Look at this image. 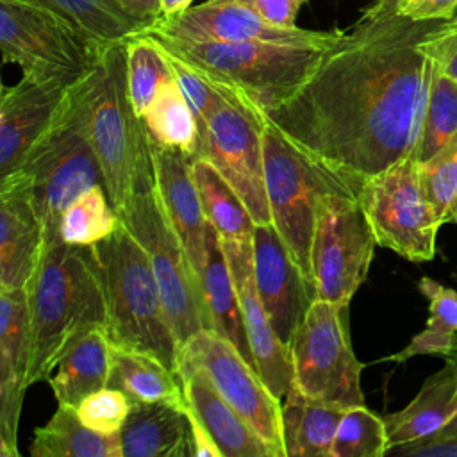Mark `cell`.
<instances>
[{
    "label": "cell",
    "instance_id": "d4e9b609",
    "mask_svg": "<svg viewBox=\"0 0 457 457\" xmlns=\"http://www.w3.org/2000/svg\"><path fill=\"white\" fill-rule=\"evenodd\" d=\"M200 287L207 311L209 328L230 341L237 352L253 366L237 291L220 243V236L211 225L207 227V253L200 275Z\"/></svg>",
    "mask_w": 457,
    "mask_h": 457
},
{
    "label": "cell",
    "instance_id": "cb8c5ba5",
    "mask_svg": "<svg viewBox=\"0 0 457 457\" xmlns=\"http://www.w3.org/2000/svg\"><path fill=\"white\" fill-rule=\"evenodd\" d=\"M346 407L305 396L295 386L280 400L286 457H330L334 436Z\"/></svg>",
    "mask_w": 457,
    "mask_h": 457
},
{
    "label": "cell",
    "instance_id": "5bb4252c",
    "mask_svg": "<svg viewBox=\"0 0 457 457\" xmlns=\"http://www.w3.org/2000/svg\"><path fill=\"white\" fill-rule=\"evenodd\" d=\"M179 359L196 362L221 398L246 420L273 455L286 457L280 400L271 395L257 370L230 341L211 328H204L179 348Z\"/></svg>",
    "mask_w": 457,
    "mask_h": 457
},
{
    "label": "cell",
    "instance_id": "9a60e30c",
    "mask_svg": "<svg viewBox=\"0 0 457 457\" xmlns=\"http://www.w3.org/2000/svg\"><path fill=\"white\" fill-rule=\"evenodd\" d=\"M148 30L189 41H262L303 46H328L337 34V30L321 32L300 27H277L243 5L218 0H207L179 16L157 20Z\"/></svg>",
    "mask_w": 457,
    "mask_h": 457
},
{
    "label": "cell",
    "instance_id": "60d3db41",
    "mask_svg": "<svg viewBox=\"0 0 457 457\" xmlns=\"http://www.w3.org/2000/svg\"><path fill=\"white\" fill-rule=\"evenodd\" d=\"M25 384L0 345V428L18 448V425L21 416Z\"/></svg>",
    "mask_w": 457,
    "mask_h": 457
},
{
    "label": "cell",
    "instance_id": "b9f144b4",
    "mask_svg": "<svg viewBox=\"0 0 457 457\" xmlns=\"http://www.w3.org/2000/svg\"><path fill=\"white\" fill-rule=\"evenodd\" d=\"M425 55L446 77L457 82V18L446 20L441 27L425 36L420 43Z\"/></svg>",
    "mask_w": 457,
    "mask_h": 457
},
{
    "label": "cell",
    "instance_id": "2e32d148",
    "mask_svg": "<svg viewBox=\"0 0 457 457\" xmlns=\"http://www.w3.org/2000/svg\"><path fill=\"white\" fill-rule=\"evenodd\" d=\"M252 250L257 295L273 330L289 348L298 323L314 302V286L296 266L273 225L253 227Z\"/></svg>",
    "mask_w": 457,
    "mask_h": 457
},
{
    "label": "cell",
    "instance_id": "7a4b0ae2",
    "mask_svg": "<svg viewBox=\"0 0 457 457\" xmlns=\"http://www.w3.org/2000/svg\"><path fill=\"white\" fill-rule=\"evenodd\" d=\"M27 293L30 355L25 387H30L48 382L66 350L80 336L107 327V305L91 246L62 241L45 248Z\"/></svg>",
    "mask_w": 457,
    "mask_h": 457
},
{
    "label": "cell",
    "instance_id": "bcb514c9",
    "mask_svg": "<svg viewBox=\"0 0 457 457\" xmlns=\"http://www.w3.org/2000/svg\"><path fill=\"white\" fill-rule=\"evenodd\" d=\"M187 420H189V428H191V443H193V457H223L221 450L214 443L212 436L209 434L207 427L202 423V420L187 407Z\"/></svg>",
    "mask_w": 457,
    "mask_h": 457
},
{
    "label": "cell",
    "instance_id": "7dc6e473",
    "mask_svg": "<svg viewBox=\"0 0 457 457\" xmlns=\"http://www.w3.org/2000/svg\"><path fill=\"white\" fill-rule=\"evenodd\" d=\"M127 12L136 16L146 30L161 18L159 0H116ZM145 30V32H146Z\"/></svg>",
    "mask_w": 457,
    "mask_h": 457
},
{
    "label": "cell",
    "instance_id": "ba28073f",
    "mask_svg": "<svg viewBox=\"0 0 457 457\" xmlns=\"http://www.w3.org/2000/svg\"><path fill=\"white\" fill-rule=\"evenodd\" d=\"M21 171L30 179L46 248L59 241V221L64 209L91 186H104L98 159L70 86Z\"/></svg>",
    "mask_w": 457,
    "mask_h": 457
},
{
    "label": "cell",
    "instance_id": "44dd1931",
    "mask_svg": "<svg viewBox=\"0 0 457 457\" xmlns=\"http://www.w3.org/2000/svg\"><path fill=\"white\" fill-rule=\"evenodd\" d=\"M177 373L187 407L207 427L223 457H275L246 420L221 398L196 362L179 359Z\"/></svg>",
    "mask_w": 457,
    "mask_h": 457
},
{
    "label": "cell",
    "instance_id": "836d02e7",
    "mask_svg": "<svg viewBox=\"0 0 457 457\" xmlns=\"http://www.w3.org/2000/svg\"><path fill=\"white\" fill-rule=\"evenodd\" d=\"M120 223V216L102 184L79 195L62 212L59 241L73 246H93L105 239Z\"/></svg>",
    "mask_w": 457,
    "mask_h": 457
},
{
    "label": "cell",
    "instance_id": "30bf717a",
    "mask_svg": "<svg viewBox=\"0 0 457 457\" xmlns=\"http://www.w3.org/2000/svg\"><path fill=\"white\" fill-rule=\"evenodd\" d=\"M104 46L57 12L25 0H0V54L25 77L73 82Z\"/></svg>",
    "mask_w": 457,
    "mask_h": 457
},
{
    "label": "cell",
    "instance_id": "ab89813d",
    "mask_svg": "<svg viewBox=\"0 0 457 457\" xmlns=\"http://www.w3.org/2000/svg\"><path fill=\"white\" fill-rule=\"evenodd\" d=\"M130 409V398L121 389L109 386L87 395L75 407L79 420L86 427L109 436L120 434Z\"/></svg>",
    "mask_w": 457,
    "mask_h": 457
},
{
    "label": "cell",
    "instance_id": "83f0119b",
    "mask_svg": "<svg viewBox=\"0 0 457 457\" xmlns=\"http://www.w3.org/2000/svg\"><path fill=\"white\" fill-rule=\"evenodd\" d=\"M32 457H123L120 434H100L86 427L75 407L59 405L54 416L34 430Z\"/></svg>",
    "mask_w": 457,
    "mask_h": 457
},
{
    "label": "cell",
    "instance_id": "7402d4cb",
    "mask_svg": "<svg viewBox=\"0 0 457 457\" xmlns=\"http://www.w3.org/2000/svg\"><path fill=\"white\" fill-rule=\"evenodd\" d=\"M120 441L123 457H193L186 403H132Z\"/></svg>",
    "mask_w": 457,
    "mask_h": 457
},
{
    "label": "cell",
    "instance_id": "7bdbcfd3",
    "mask_svg": "<svg viewBox=\"0 0 457 457\" xmlns=\"http://www.w3.org/2000/svg\"><path fill=\"white\" fill-rule=\"evenodd\" d=\"M243 5L277 27H296V16L305 0H218Z\"/></svg>",
    "mask_w": 457,
    "mask_h": 457
},
{
    "label": "cell",
    "instance_id": "d590c367",
    "mask_svg": "<svg viewBox=\"0 0 457 457\" xmlns=\"http://www.w3.org/2000/svg\"><path fill=\"white\" fill-rule=\"evenodd\" d=\"M387 432L384 418L364 405L348 407L337 425L330 457H384Z\"/></svg>",
    "mask_w": 457,
    "mask_h": 457
},
{
    "label": "cell",
    "instance_id": "8fae6325",
    "mask_svg": "<svg viewBox=\"0 0 457 457\" xmlns=\"http://www.w3.org/2000/svg\"><path fill=\"white\" fill-rule=\"evenodd\" d=\"M375 246L357 195H325L318 204L311 246L314 300L346 307L368 277Z\"/></svg>",
    "mask_w": 457,
    "mask_h": 457
},
{
    "label": "cell",
    "instance_id": "484cf974",
    "mask_svg": "<svg viewBox=\"0 0 457 457\" xmlns=\"http://www.w3.org/2000/svg\"><path fill=\"white\" fill-rule=\"evenodd\" d=\"M111 348L105 328H93L66 350L48 378L59 405L77 407L87 395L107 386Z\"/></svg>",
    "mask_w": 457,
    "mask_h": 457
},
{
    "label": "cell",
    "instance_id": "ac0fdd59",
    "mask_svg": "<svg viewBox=\"0 0 457 457\" xmlns=\"http://www.w3.org/2000/svg\"><path fill=\"white\" fill-rule=\"evenodd\" d=\"M220 243L237 291L253 366L271 395L282 400L293 386L291 352L273 330L271 321L257 295L252 243L223 239H220Z\"/></svg>",
    "mask_w": 457,
    "mask_h": 457
},
{
    "label": "cell",
    "instance_id": "7c38bea8",
    "mask_svg": "<svg viewBox=\"0 0 457 457\" xmlns=\"http://www.w3.org/2000/svg\"><path fill=\"white\" fill-rule=\"evenodd\" d=\"M357 200L377 246L389 248L411 262L434 259L441 223L423 198L418 164L411 155L366 179Z\"/></svg>",
    "mask_w": 457,
    "mask_h": 457
},
{
    "label": "cell",
    "instance_id": "6da1fadb",
    "mask_svg": "<svg viewBox=\"0 0 457 457\" xmlns=\"http://www.w3.org/2000/svg\"><path fill=\"white\" fill-rule=\"evenodd\" d=\"M445 21L411 20L396 0H373L337 30L307 82L264 118L361 189L412 155L432 71L420 43Z\"/></svg>",
    "mask_w": 457,
    "mask_h": 457
},
{
    "label": "cell",
    "instance_id": "4316f807",
    "mask_svg": "<svg viewBox=\"0 0 457 457\" xmlns=\"http://www.w3.org/2000/svg\"><path fill=\"white\" fill-rule=\"evenodd\" d=\"M107 386L121 389L132 403H186L179 375L161 359L114 343Z\"/></svg>",
    "mask_w": 457,
    "mask_h": 457
},
{
    "label": "cell",
    "instance_id": "8d00e7d4",
    "mask_svg": "<svg viewBox=\"0 0 457 457\" xmlns=\"http://www.w3.org/2000/svg\"><path fill=\"white\" fill-rule=\"evenodd\" d=\"M423 198L432 207L439 223L457 216V137L432 159L418 164Z\"/></svg>",
    "mask_w": 457,
    "mask_h": 457
},
{
    "label": "cell",
    "instance_id": "f6af8a7d",
    "mask_svg": "<svg viewBox=\"0 0 457 457\" xmlns=\"http://www.w3.org/2000/svg\"><path fill=\"white\" fill-rule=\"evenodd\" d=\"M386 455L402 457H457V436L445 439H423L387 450Z\"/></svg>",
    "mask_w": 457,
    "mask_h": 457
},
{
    "label": "cell",
    "instance_id": "f1b7e54d",
    "mask_svg": "<svg viewBox=\"0 0 457 457\" xmlns=\"http://www.w3.org/2000/svg\"><path fill=\"white\" fill-rule=\"evenodd\" d=\"M191 170L204 214L220 239L252 243L255 223L228 182L204 157L193 159Z\"/></svg>",
    "mask_w": 457,
    "mask_h": 457
},
{
    "label": "cell",
    "instance_id": "52a82bcc",
    "mask_svg": "<svg viewBox=\"0 0 457 457\" xmlns=\"http://www.w3.org/2000/svg\"><path fill=\"white\" fill-rule=\"evenodd\" d=\"M116 212L148 255L180 348L191 336L209 328V320L200 280L166 214L155 173L143 177Z\"/></svg>",
    "mask_w": 457,
    "mask_h": 457
},
{
    "label": "cell",
    "instance_id": "f907efd6",
    "mask_svg": "<svg viewBox=\"0 0 457 457\" xmlns=\"http://www.w3.org/2000/svg\"><path fill=\"white\" fill-rule=\"evenodd\" d=\"M18 455H20L18 448L9 443V439L5 437V434L0 428V457H18Z\"/></svg>",
    "mask_w": 457,
    "mask_h": 457
},
{
    "label": "cell",
    "instance_id": "f5cc1de1",
    "mask_svg": "<svg viewBox=\"0 0 457 457\" xmlns=\"http://www.w3.org/2000/svg\"><path fill=\"white\" fill-rule=\"evenodd\" d=\"M0 120H2V111H0Z\"/></svg>",
    "mask_w": 457,
    "mask_h": 457
},
{
    "label": "cell",
    "instance_id": "9c48e42d",
    "mask_svg": "<svg viewBox=\"0 0 457 457\" xmlns=\"http://www.w3.org/2000/svg\"><path fill=\"white\" fill-rule=\"evenodd\" d=\"M345 305L314 300L298 323L289 345L293 386L305 396L341 407L364 405L362 364L357 361Z\"/></svg>",
    "mask_w": 457,
    "mask_h": 457
},
{
    "label": "cell",
    "instance_id": "ee69618b",
    "mask_svg": "<svg viewBox=\"0 0 457 457\" xmlns=\"http://www.w3.org/2000/svg\"><path fill=\"white\" fill-rule=\"evenodd\" d=\"M396 11L411 20H450L457 12V0H396Z\"/></svg>",
    "mask_w": 457,
    "mask_h": 457
},
{
    "label": "cell",
    "instance_id": "f35d334b",
    "mask_svg": "<svg viewBox=\"0 0 457 457\" xmlns=\"http://www.w3.org/2000/svg\"><path fill=\"white\" fill-rule=\"evenodd\" d=\"M148 36V34H146ZM155 41V39H154ZM157 43V41H155ZM159 45V43H157ZM161 46V45H159ZM162 48V46H161ZM168 64L171 68L173 79L177 80L184 98L187 100L196 123H198V132L200 137L204 134V129L211 118V114L227 100H230L236 91H232L230 87L218 84L214 80H211L209 77H205L202 71H198L196 68H193L191 64H187L184 59L173 55L171 52H168L166 48H162Z\"/></svg>",
    "mask_w": 457,
    "mask_h": 457
},
{
    "label": "cell",
    "instance_id": "8992f818",
    "mask_svg": "<svg viewBox=\"0 0 457 457\" xmlns=\"http://www.w3.org/2000/svg\"><path fill=\"white\" fill-rule=\"evenodd\" d=\"M262 157L271 225L296 266L312 282L311 246L318 204L328 193L357 195L359 187L300 150L266 118Z\"/></svg>",
    "mask_w": 457,
    "mask_h": 457
},
{
    "label": "cell",
    "instance_id": "e575fe53",
    "mask_svg": "<svg viewBox=\"0 0 457 457\" xmlns=\"http://www.w3.org/2000/svg\"><path fill=\"white\" fill-rule=\"evenodd\" d=\"M162 48L146 34L127 39V86L134 112L141 118L157 89L171 79Z\"/></svg>",
    "mask_w": 457,
    "mask_h": 457
},
{
    "label": "cell",
    "instance_id": "3957f363",
    "mask_svg": "<svg viewBox=\"0 0 457 457\" xmlns=\"http://www.w3.org/2000/svg\"><path fill=\"white\" fill-rule=\"evenodd\" d=\"M70 89L98 159L104 189L118 211L136 184L154 173L150 136L129 96L127 41L105 45Z\"/></svg>",
    "mask_w": 457,
    "mask_h": 457
},
{
    "label": "cell",
    "instance_id": "4dcf8cb0",
    "mask_svg": "<svg viewBox=\"0 0 457 457\" xmlns=\"http://www.w3.org/2000/svg\"><path fill=\"white\" fill-rule=\"evenodd\" d=\"M141 120L154 143L164 148L180 150L191 159L198 157V123L173 77L157 89Z\"/></svg>",
    "mask_w": 457,
    "mask_h": 457
},
{
    "label": "cell",
    "instance_id": "74e56055",
    "mask_svg": "<svg viewBox=\"0 0 457 457\" xmlns=\"http://www.w3.org/2000/svg\"><path fill=\"white\" fill-rule=\"evenodd\" d=\"M0 345L25 384L30 355V311L27 287L0 289Z\"/></svg>",
    "mask_w": 457,
    "mask_h": 457
},
{
    "label": "cell",
    "instance_id": "681fc988",
    "mask_svg": "<svg viewBox=\"0 0 457 457\" xmlns=\"http://www.w3.org/2000/svg\"><path fill=\"white\" fill-rule=\"evenodd\" d=\"M191 4H193V0H159V7H161L159 20H166V18L182 14L184 11H187L191 7Z\"/></svg>",
    "mask_w": 457,
    "mask_h": 457
},
{
    "label": "cell",
    "instance_id": "1f68e13d",
    "mask_svg": "<svg viewBox=\"0 0 457 457\" xmlns=\"http://www.w3.org/2000/svg\"><path fill=\"white\" fill-rule=\"evenodd\" d=\"M418 289L428 300L427 325L403 350L384 357V361L403 362L427 353L445 355L457 337V291L430 277H421Z\"/></svg>",
    "mask_w": 457,
    "mask_h": 457
},
{
    "label": "cell",
    "instance_id": "db71d44e",
    "mask_svg": "<svg viewBox=\"0 0 457 457\" xmlns=\"http://www.w3.org/2000/svg\"><path fill=\"white\" fill-rule=\"evenodd\" d=\"M453 221H455V223H457V216H455V220H453Z\"/></svg>",
    "mask_w": 457,
    "mask_h": 457
},
{
    "label": "cell",
    "instance_id": "4fadbf2b",
    "mask_svg": "<svg viewBox=\"0 0 457 457\" xmlns=\"http://www.w3.org/2000/svg\"><path fill=\"white\" fill-rule=\"evenodd\" d=\"M264 114L241 95L221 104L200 137V154L241 198L255 225H271L262 157Z\"/></svg>",
    "mask_w": 457,
    "mask_h": 457
},
{
    "label": "cell",
    "instance_id": "816d5d0a",
    "mask_svg": "<svg viewBox=\"0 0 457 457\" xmlns=\"http://www.w3.org/2000/svg\"><path fill=\"white\" fill-rule=\"evenodd\" d=\"M4 91H5V89H4V84H2V77H0V98H2V95H4Z\"/></svg>",
    "mask_w": 457,
    "mask_h": 457
},
{
    "label": "cell",
    "instance_id": "ffe728a7",
    "mask_svg": "<svg viewBox=\"0 0 457 457\" xmlns=\"http://www.w3.org/2000/svg\"><path fill=\"white\" fill-rule=\"evenodd\" d=\"M154 173L166 214L200 280L207 253V227L193 179V159L180 150L164 148L150 139Z\"/></svg>",
    "mask_w": 457,
    "mask_h": 457
},
{
    "label": "cell",
    "instance_id": "e0dca14e",
    "mask_svg": "<svg viewBox=\"0 0 457 457\" xmlns=\"http://www.w3.org/2000/svg\"><path fill=\"white\" fill-rule=\"evenodd\" d=\"M71 82L21 77L0 98V186L16 177L52 123Z\"/></svg>",
    "mask_w": 457,
    "mask_h": 457
},
{
    "label": "cell",
    "instance_id": "603a6c76",
    "mask_svg": "<svg viewBox=\"0 0 457 457\" xmlns=\"http://www.w3.org/2000/svg\"><path fill=\"white\" fill-rule=\"evenodd\" d=\"M455 416L457 364L445 361V366L423 382L418 395L402 411L384 418L387 450L427 439L448 425Z\"/></svg>",
    "mask_w": 457,
    "mask_h": 457
},
{
    "label": "cell",
    "instance_id": "277c9868",
    "mask_svg": "<svg viewBox=\"0 0 457 457\" xmlns=\"http://www.w3.org/2000/svg\"><path fill=\"white\" fill-rule=\"evenodd\" d=\"M91 252L105 293L109 339L155 355L177 373L179 341L145 248L120 220L105 239L91 246Z\"/></svg>",
    "mask_w": 457,
    "mask_h": 457
},
{
    "label": "cell",
    "instance_id": "c3c4849f",
    "mask_svg": "<svg viewBox=\"0 0 457 457\" xmlns=\"http://www.w3.org/2000/svg\"><path fill=\"white\" fill-rule=\"evenodd\" d=\"M443 357H445V361H452V362L457 364V337H455L452 348H450ZM453 436H457V416L452 418V421H450L448 425H445L439 432H436L434 436H430V437H427V439H445V437H453ZM421 441H423V439H421Z\"/></svg>",
    "mask_w": 457,
    "mask_h": 457
},
{
    "label": "cell",
    "instance_id": "5b68a950",
    "mask_svg": "<svg viewBox=\"0 0 457 457\" xmlns=\"http://www.w3.org/2000/svg\"><path fill=\"white\" fill-rule=\"evenodd\" d=\"M143 34L211 80L241 95L262 114L284 104L307 82L327 48L262 41H189L154 30Z\"/></svg>",
    "mask_w": 457,
    "mask_h": 457
},
{
    "label": "cell",
    "instance_id": "f546056e",
    "mask_svg": "<svg viewBox=\"0 0 457 457\" xmlns=\"http://www.w3.org/2000/svg\"><path fill=\"white\" fill-rule=\"evenodd\" d=\"M39 7H46L98 46L116 41H127L139 36L146 27L116 0H25Z\"/></svg>",
    "mask_w": 457,
    "mask_h": 457
},
{
    "label": "cell",
    "instance_id": "d6a6232c",
    "mask_svg": "<svg viewBox=\"0 0 457 457\" xmlns=\"http://www.w3.org/2000/svg\"><path fill=\"white\" fill-rule=\"evenodd\" d=\"M457 137V82L432 64L427 102L412 159L421 164Z\"/></svg>",
    "mask_w": 457,
    "mask_h": 457
},
{
    "label": "cell",
    "instance_id": "d6986e66",
    "mask_svg": "<svg viewBox=\"0 0 457 457\" xmlns=\"http://www.w3.org/2000/svg\"><path fill=\"white\" fill-rule=\"evenodd\" d=\"M43 252V223L21 171L0 186V289L27 287Z\"/></svg>",
    "mask_w": 457,
    "mask_h": 457
}]
</instances>
